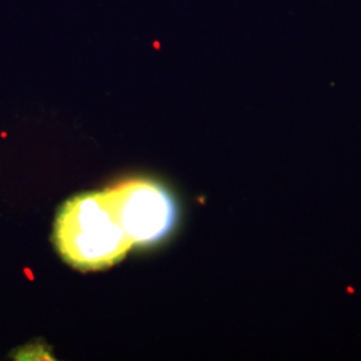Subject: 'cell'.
I'll return each mask as SVG.
<instances>
[{"instance_id":"obj_1","label":"cell","mask_w":361,"mask_h":361,"mask_svg":"<svg viewBox=\"0 0 361 361\" xmlns=\"http://www.w3.org/2000/svg\"><path fill=\"white\" fill-rule=\"evenodd\" d=\"M59 255L79 271H102L134 246L107 192L82 194L61 209L54 228Z\"/></svg>"},{"instance_id":"obj_2","label":"cell","mask_w":361,"mask_h":361,"mask_svg":"<svg viewBox=\"0 0 361 361\" xmlns=\"http://www.w3.org/2000/svg\"><path fill=\"white\" fill-rule=\"evenodd\" d=\"M107 192L134 245H153L174 228L176 204L166 189L153 180H128Z\"/></svg>"}]
</instances>
